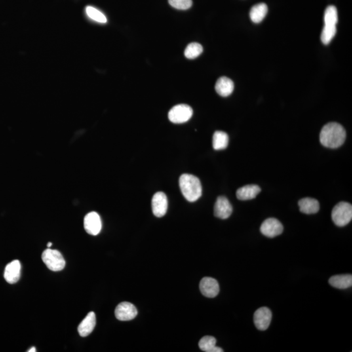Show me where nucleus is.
I'll return each instance as SVG.
<instances>
[{
	"label": "nucleus",
	"instance_id": "423d86ee",
	"mask_svg": "<svg viewBox=\"0 0 352 352\" xmlns=\"http://www.w3.org/2000/svg\"><path fill=\"white\" fill-rule=\"evenodd\" d=\"M193 111L189 105L181 104L173 107L168 113V119L174 123H183L193 117Z\"/></svg>",
	"mask_w": 352,
	"mask_h": 352
},
{
	"label": "nucleus",
	"instance_id": "dca6fc26",
	"mask_svg": "<svg viewBox=\"0 0 352 352\" xmlns=\"http://www.w3.org/2000/svg\"><path fill=\"white\" fill-rule=\"evenodd\" d=\"M234 90H235V84L229 78L221 77L216 82V90L219 96L224 98L229 97L233 94Z\"/></svg>",
	"mask_w": 352,
	"mask_h": 352
},
{
	"label": "nucleus",
	"instance_id": "393cba45",
	"mask_svg": "<svg viewBox=\"0 0 352 352\" xmlns=\"http://www.w3.org/2000/svg\"><path fill=\"white\" fill-rule=\"evenodd\" d=\"M168 3L175 9L179 10L189 9L193 5L192 0H168Z\"/></svg>",
	"mask_w": 352,
	"mask_h": 352
},
{
	"label": "nucleus",
	"instance_id": "aec40b11",
	"mask_svg": "<svg viewBox=\"0 0 352 352\" xmlns=\"http://www.w3.org/2000/svg\"><path fill=\"white\" fill-rule=\"evenodd\" d=\"M268 8L266 4L260 3L256 4L250 10V18L253 22L258 24L262 22L267 15Z\"/></svg>",
	"mask_w": 352,
	"mask_h": 352
},
{
	"label": "nucleus",
	"instance_id": "2eb2a0df",
	"mask_svg": "<svg viewBox=\"0 0 352 352\" xmlns=\"http://www.w3.org/2000/svg\"><path fill=\"white\" fill-rule=\"evenodd\" d=\"M96 325V316L94 312H90L86 316L78 328V332L82 337H86L92 334Z\"/></svg>",
	"mask_w": 352,
	"mask_h": 352
},
{
	"label": "nucleus",
	"instance_id": "1a4fd4ad",
	"mask_svg": "<svg viewBox=\"0 0 352 352\" xmlns=\"http://www.w3.org/2000/svg\"><path fill=\"white\" fill-rule=\"evenodd\" d=\"M138 315L136 307L132 303L122 302L116 308L115 315L120 321H129L133 320Z\"/></svg>",
	"mask_w": 352,
	"mask_h": 352
},
{
	"label": "nucleus",
	"instance_id": "f3484780",
	"mask_svg": "<svg viewBox=\"0 0 352 352\" xmlns=\"http://www.w3.org/2000/svg\"><path fill=\"white\" fill-rule=\"evenodd\" d=\"M261 189L258 185H248L237 190L236 196L240 200H248L255 199L260 193Z\"/></svg>",
	"mask_w": 352,
	"mask_h": 352
},
{
	"label": "nucleus",
	"instance_id": "a878e982",
	"mask_svg": "<svg viewBox=\"0 0 352 352\" xmlns=\"http://www.w3.org/2000/svg\"><path fill=\"white\" fill-rule=\"evenodd\" d=\"M27 352H36V349H35V347H32V348H31V349H29V351Z\"/></svg>",
	"mask_w": 352,
	"mask_h": 352
},
{
	"label": "nucleus",
	"instance_id": "f8f14e48",
	"mask_svg": "<svg viewBox=\"0 0 352 352\" xmlns=\"http://www.w3.org/2000/svg\"><path fill=\"white\" fill-rule=\"evenodd\" d=\"M200 290L204 296L210 298L216 297L220 290L218 282L212 277H204L201 280Z\"/></svg>",
	"mask_w": 352,
	"mask_h": 352
},
{
	"label": "nucleus",
	"instance_id": "6e6552de",
	"mask_svg": "<svg viewBox=\"0 0 352 352\" xmlns=\"http://www.w3.org/2000/svg\"><path fill=\"white\" fill-rule=\"evenodd\" d=\"M84 229L88 234L97 235L102 229V221L100 215L96 212H90L86 215L84 221Z\"/></svg>",
	"mask_w": 352,
	"mask_h": 352
},
{
	"label": "nucleus",
	"instance_id": "f257e3e1",
	"mask_svg": "<svg viewBox=\"0 0 352 352\" xmlns=\"http://www.w3.org/2000/svg\"><path fill=\"white\" fill-rule=\"evenodd\" d=\"M346 131L339 123H329L322 128L320 134V140L324 147L328 148H337L345 142Z\"/></svg>",
	"mask_w": 352,
	"mask_h": 352
},
{
	"label": "nucleus",
	"instance_id": "4468645a",
	"mask_svg": "<svg viewBox=\"0 0 352 352\" xmlns=\"http://www.w3.org/2000/svg\"><path fill=\"white\" fill-rule=\"evenodd\" d=\"M21 264L18 260H13L6 265L4 278L9 284H14L20 279Z\"/></svg>",
	"mask_w": 352,
	"mask_h": 352
},
{
	"label": "nucleus",
	"instance_id": "b1692460",
	"mask_svg": "<svg viewBox=\"0 0 352 352\" xmlns=\"http://www.w3.org/2000/svg\"><path fill=\"white\" fill-rule=\"evenodd\" d=\"M203 52V47L199 43H192L187 46L185 50V56L189 60L197 58Z\"/></svg>",
	"mask_w": 352,
	"mask_h": 352
},
{
	"label": "nucleus",
	"instance_id": "a211bd4d",
	"mask_svg": "<svg viewBox=\"0 0 352 352\" xmlns=\"http://www.w3.org/2000/svg\"><path fill=\"white\" fill-rule=\"evenodd\" d=\"M300 212L305 214H315L320 210V204L317 200L305 198L298 202Z\"/></svg>",
	"mask_w": 352,
	"mask_h": 352
},
{
	"label": "nucleus",
	"instance_id": "9d476101",
	"mask_svg": "<svg viewBox=\"0 0 352 352\" xmlns=\"http://www.w3.org/2000/svg\"><path fill=\"white\" fill-rule=\"evenodd\" d=\"M272 313L270 309L267 307L259 308L254 313V325L259 330L265 331L270 325Z\"/></svg>",
	"mask_w": 352,
	"mask_h": 352
},
{
	"label": "nucleus",
	"instance_id": "6ab92c4d",
	"mask_svg": "<svg viewBox=\"0 0 352 352\" xmlns=\"http://www.w3.org/2000/svg\"><path fill=\"white\" fill-rule=\"evenodd\" d=\"M329 283L338 289H347L352 285V276L349 274L333 276L329 280Z\"/></svg>",
	"mask_w": 352,
	"mask_h": 352
},
{
	"label": "nucleus",
	"instance_id": "39448f33",
	"mask_svg": "<svg viewBox=\"0 0 352 352\" xmlns=\"http://www.w3.org/2000/svg\"><path fill=\"white\" fill-rule=\"evenodd\" d=\"M42 260L50 270L60 271L65 266V260L60 252L50 248L46 249L42 254Z\"/></svg>",
	"mask_w": 352,
	"mask_h": 352
},
{
	"label": "nucleus",
	"instance_id": "9b49d317",
	"mask_svg": "<svg viewBox=\"0 0 352 352\" xmlns=\"http://www.w3.org/2000/svg\"><path fill=\"white\" fill-rule=\"evenodd\" d=\"M151 207L154 216L157 217L165 216L168 209V199L165 194L163 192L155 193L151 200Z\"/></svg>",
	"mask_w": 352,
	"mask_h": 352
},
{
	"label": "nucleus",
	"instance_id": "bb28decb",
	"mask_svg": "<svg viewBox=\"0 0 352 352\" xmlns=\"http://www.w3.org/2000/svg\"><path fill=\"white\" fill-rule=\"evenodd\" d=\"M52 245V243H51V242H49V243H48V244H47V246L48 248L51 247Z\"/></svg>",
	"mask_w": 352,
	"mask_h": 352
},
{
	"label": "nucleus",
	"instance_id": "f03ea898",
	"mask_svg": "<svg viewBox=\"0 0 352 352\" xmlns=\"http://www.w3.org/2000/svg\"><path fill=\"white\" fill-rule=\"evenodd\" d=\"M179 183L181 193L187 201L194 202L201 197L202 187L197 177L188 174L181 175Z\"/></svg>",
	"mask_w": 352,
	"mask_h": 352
},
{
	"label": "nucleus",
	"instance_id": "4be33fe9",
	"mask_svg": "<svg viewBox=\"0 0 352 352\" xmlns=\"http://www.w3.org/2000/svg\"><path fill=\"white\" fill-rule=\"evenodd\" d=\"M229 137L226 132L223 131L215 132L213 136V147L216 150L226 149L229 145Z\"/></svg>",
	"mask_w": 352,
	"mask_h": 352
},
{
	"label": "nucleus",
	"instance_id": "5701e85b",
	"mask_svg": "<svg viewBox=\"0 0 352 352\" xmlns=\"http://www.w3.org/2000/svg\"><path fill=\"white\" fill-rule=\"evenodd\" d=\"M86 14L88 17L92 20L96 21L97 22L101 23V24H105L107 22L106 16L100 11V10L96 9L92 6H88L86 8Z\"/></svg>",
	"mask_w": 352,
	"mask_h": 352
},
{
	"label": "nucleus",
	"instance_id": "0eeeda50",
	"mask_svg": "<svg viewBox=\"0 0 352 352\" xmlns=\"http://www.w3.org/2000/svg\"><path fill=\"white\" fill-rule=\"evenodd\" d=\"M260 232L266 237L273 238L281 235L283 232V226L277 219L269 218L261 225Z\"/></svg>",
	"mask_w": 352,
	"mask_h": 352
},
{
	"label": "nucleus",
	"instance_id": "412c9836",
	"mask_svg": "<svg viewBox=\"0 0 352 352\" xmlns=\"http://www.w3.org/2000/svg\"><path fill=\"white\" fill-rule=\"evenodd\" d=\"M216 338L212 336H206L201 339L199 345L201 351L206 352H224L221 348L216 347Z\"/></svg>",
	"mask_w": 352,
	"mask_h": 352
},
{
	"label": "nucleus",
	"instance_id": "ddd939ff",
	"mask_svg": "<svg viewBox=\"0 0 352 352\" xmlns=\"http://www.w3.org/2000/svg\"><path fill=\"white\" fill-rule=\"evenodd\" d=\"M233 208L229 200L225 197H219L214 206L215 216L221 219H227L233 214Z\"/></svg>",
	"mask_w": 352,
	"mask_h": 352
},
{
	"label": "nucleus",
	"instance_id": "7ed1b4c3",
	"mask_svg": "<svg viewBox=\"0 0 352 352\" xmlns=\"http://www.w3.org/2000/svg\"><path fill=\"white\" fill-rule=\"evenodd\" d=\"M338 12L334 5L328 6L324 12V26L322 29L321 41L324 45H328L337 33Z\"/></svg>",
	"mask_w": 352,
	"mask_h": 352
},
{
	"label": "nucleus",
	"instance_id": "20e7f679",
	"mask_svg": "<svg viewBox=\"0 0 352 352\" xmlns=\"http://www.w3.org/2000/svg\"><path fill=\"white\" fill-rule=\"evenodd\" d=\"M332 220L337 226L343 227L351 222L352 219V206L348 202H341L333 209Z\"/></svg>",
	"mask_w": 352,
	"mask_h": 352
}]
</instances>
